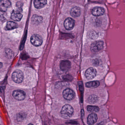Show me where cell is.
Instances as JSON below:
<instances>
[{
  "label": "cell",
  "mask_w": 125,
  "mask_h": 125,
  "mask_svg": "<svg viewBox=\"0 0 125 125\" xmlns=\"http://www.w3.org/2000/svg\"><path fill=\"white\" fill-rule=\"evenodd\" d=\"M104 12L105 11L103 8L101 7H96L92 10V13L94 16L98 17L103 15Z\"/></svg>",
  "instance_id": "4fadbf2b"
},
{
  "label": "cell",
  "mask_w": 125,
  "mask_h": 125,
  "mask_svg": "<svg viewBox=\"0 0 125 125\" xmlns=\"http://www.w3.org/2000/svg\"><path fill=\"white\" fill-rule=\"evenodd\" d=\"M100 85V83L98 81H94L87 82L86 83L87 87L90 88H95L98 87Z\"/></svg>",
  "instance_id": "2e32d148"
},
{
  "label": "cell",
  "mask_w": 125,
  "mask_h": 125,
  "mask_svg": "<svg viewBox=\"0 0 125 125\" xmlns=\"http://www.w3.org/2000/svg\"><path fill=\"white\" fill-rule=\"evenodd\" d=\"M87 108L88 111L92 113L97 112L100 111L99 107L95 106L89 105L87 106Z\"/></svg>",
  "instance_id": "ffe728a7"
},
{
  "label": "cell",
  "mask_w": 125,
  "mask_h": 125,
  "mask_svg": "<svg viewBox=\"0 0 125 125\" xmlns=\"http://www.w3.org/2000/svg\"><path fill=\"white\" fill-rule=\"evenodd\" d=\"M17 23L13 21H9L7 23L6 29L7 30H11L17 28Z\"/></svg>",
  "instance_id": "e0dca14e"
},
{
  "label": "cell",
  "mask_w": 125,
  "mask_h": 125,
  "mask_svg": "<svg viewBox=\"0 0 125 125\" xmlns=\"http://www.w3.org/2000/svg\"><path fill=\"white\" fill-rule=\"evenodd\" d=\"M73 108L69 104H66L63 106L61 111L62 116L65 119L71 117L73 113Z\"/></svg>",
  "instance_id": "6da1fadb"
},
{
  "label": "cell",
  "mask_w": 125,
  "mask_h": 125,
  "mask_svg": "<svg viewBox=\"0 0 125 125\" xmlns=\"http://www.w3.org/2000/svg\"><path fill=\"white\" fill-rule=\"evenodd\" d=\"M63 97L65 100L70 101L73 100L75 97V93L73 90L68 88L64 90L62 93Z\"/></svg>",
  "instance_id": "277c9868"
},
{
  "label": "cell",
  "mask_w": 125,
  "mask_h": 125,
  "mask_svg": "<svg viewBox=\"0 0 125 125\" xmlns=\"http://www.w3.org/2000/svg\"><path fill=\"white\" fill-rule=\"evenodd\" d=\"M81 9L79 7H75L70 10V14L72 17H77L81 14Z\"/></svg>",
  "instance_id": "9a60e30c"
},
{
  "label": "cell",
  "mask_w": 125,
  "mask_h": 125,
  "mask_svg": "<svg viewBox=\"0 0 125 125\" xmlns=\"http://www.w3.org/2000/svg\"><path fill=\"white\" fill-rule=\"evenodd\" d=\"M12 96L14 98L18 101L24 100L26 97V94L23 90H18L14 91L12 93Z\"/></svg>",
  "instance_id": "5b68a950"
},
{
  "label": "cell",
  "mask_w": 125,
  "mask_h": 125,
  "mask_svg": "<svg viewBox=\"0 0 125 125\" xmlns=\"http://www.w3.org/2000/svg\"><path fill=\"white\" fill-rule=\"evenodd\" d=\"M98 101V97L96 95H91L88 99V102L91 104H94Z\"/></svg>",
  "instance_id": "44dd1931"
},
{
  "label": "cell",
  "mask_w": 125,
  "mask_h": 125,
  "mask_svg": "<svg viewBox=\"0 0 125 125\" xmlns=\"http://www.w3.org/2000/svg\"><path fill=\"white\" fill-rule=\"evenodd\" d=\"M104 46L103 42L102 41H97L92 44L91 50L92 52H97L103 49Z\"/></svg>",
  "instance_id": "3957f363"
},
{
  "label": "cell",
  "mask_w": 125,
  "mask_h": 125,
  "mask_svg": "<svg viewBox=\"0 0 125 125\" xmlns=\"http://www.w3.org/2000/svg\"><path fill=\"white\" fill-rule=\"evenodd\" d=\"M4 52L6 57L9 59H11L14 57V52L10 49L6 48L4 50Z\"/></svg>",
  "instance_id": "ac0fdd59"
},
{
  "label": "cell",
  "mask_w": 125,
  "mask_h": 125,
  "mask_svg": "<svg viewBox=\"0 0 125 125\" xmlns=\"http://www.w3.org/2000/svg\"><path fill=\"white\" fill-rule=\"evenodd\" d=\"M11 5V2L9 0H1L0 4L1 11H5Z\"/></svg>",
  "instance_id": "7c38bea8"
},
{
  "label": "cell",
  "mask_w": 125,
  "mask_h": 125,
  "mask_svg": "<svg viewBox=\"0 0 125 125\" xmlns=\"http://www.w3.org/2000/svg\"><path fill=\"white\" fill-rule=\"evenodd\" d=\"M70 67L71 63L68 60H63L60 62V69L63 71H67L70 68Z\"/></svg>",
  "instance_id": "9c48e42d"
},
{
  "label": "cell",
  "mask_w": 125,
  "mask_h": 125,
  "mask_svg": "<svg viewBox=\"0 0 125 125\" xmlns=\"http://www.w3.org/2000/svg\"><path fill=\"white\" fill-rule=\"evenodd\" d=\"M43 18L41 16H38L36 15H33L32 18V21L35 24H38L42 22Z\"/></svg>",
  "instance_id": "d6986e66"
},
{
  "label": "cell",
  "mask_w": 125,
  "mask_h": 125,
  "mask_svg": "<svg viewBox=\"0 0 125 125\" xmlns=\"http://www.w3.org/2000/svg\"><path fill=\"white\" fill-rule=\"evenodd\" d=\"M23 17V15L18 10L14 11L12 12L11 18L13 20L16 21H20Z\"/></svg>",
  "instance_id": "30bf717a"
},
{
  "label": "cell",
  "mask_w": 125,
  "mask_h": 125,
  "mask_svg": "<svg viewBox=\"0 0 125 125\" xmlns=\"http://www.w3.org/2000/svg\"><path fill=\"white\" fill-rule=\"evenodd\" d=\"M75 21L71 18H68L65 20L64 26L66 29L67 30H72L75 26Z\"/></svg>",
  "instance_id": "52a82bcc"
},
{
  "label": "cell",
  "mask_w": 125,
  "mask_h": 125,
  "mask_svg": "<svg viewBox=\"0 0 125 125\" xmlns=\"http://www.w3.org/2000/svg\"><path fill=\"white\" fill-rule=\"evenodd\" d=\"M47 3V0H34V5L37 9H40L43 8Z\"/></svg>",
  "instance_id": "5bb4252c"
},
{
  "label": "cell",
  "mask_w": 125,
  "mask_h": 125,
  "mask_svg": "<svg viewBox=\"0 0 125 125\" xmlns=\"http://www.w3.org/2000/svg\"><path fill=\"white\" fill-rule=\"evenodd\" d=\"M97 74V71L96 69L93 68L91 67L88 68L86 73L85 76L87 78L89 79H92L94 78L96 76Z\"/></svg>",
  "instance_id": "ba28073f"
},
{
  "label": "cell",
  "mask_w": 125,
  "mask_h": 125,
  "mask_svg": "<svg viewBox=\"0 0 125 125\" xmlns=\"http://www.w3.org/2000/svg\"><path fill=\"white\" fill-rule=\"evenodd\" d=\"M98 120V116L96 114H92L89 115L87 117V123L89 125H94L97 122Z\"/></svg>",
  "instance_id": "8fae6325"
},
{
  "label": "cell",
  "mask_w": 125,
  "mask_h": 125,
  "mask_svg": "<svg viewBox=\"0 0 125 125\" xmlns=\"http://www.w3.org/2000/svg\"><path fill=\"white\" fill-rule=\"evenodd\" d=\"M31 42L34 46L39 47L42 44L43 40L40 36L34 34L31 37Z\"/></svg>",
  "instance_id": "8992f818"
},
{
  "label": "cell",
  "mask_w": 125,
  "mask_h": 125,
  "mask_svg": "<svg viewBox=\"0 0 125 125\" xmlns=\"http://www.w3.org/2000/svg\"><path fill=\"white\" fill-rule=\"evenodd\" d=\"M12 79L15 83H21L23 80V73L20 70L17 69L12 73Z\"/></svg>",
  "instance_id": "7a4b0ae2"
}]
</instances>
